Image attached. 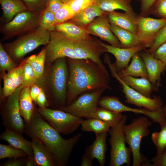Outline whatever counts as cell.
<instances>
[{
    "label": "cell",
    "instance_id": "cell-25",
    "mask_svg": "<svg viewBox=\"0 0 166 166\" xmlns=\"http://www.w3.org/2000/svg\"><path fill=\"white\" fill-rule=\"evenodd\" d=\"M121 78L130 87L148 97L151 98L152 93L157 91L159 88L153 85L148 78H136L130 76Z\"/></svg>",
    "mask_w": 166,
    "mask_h": 166
},
{
    "label": "cell",
    "instance_id": "cell-32",
    "mask_svg": "<svg viewBox=\"0 0 166 166\" xmlns=\"http://www.w3.org/2000/svg\"><path fill=\"white\" fill-rule=\"evenodd\" d=\"M81 125L83 131L94 132L95 133L109 132L111 128L110 126L105 122L93 117L83 120Z\"/></svg>",
    "mask_w": 166,
    "mask_h": 166
},
{
    "label": "cell",
    "instance_id": "cell-35",
    "mask_svg": "<svg viewBox=\"0 0 166 166\" xmlns=\"http://www.w3.org/2000/svg\"><path fill=\"white\" fill-rule=\"evenodd\" d=\"M27 156V154L22 150L16 148L10 144H0V159L23 157Z\"/></svg>",
    "mask_w": 166,
    "mask_h": 166
},
{
    "label": "cell",
    "instance_id": "cell-29",
    "mask_svg": "<svg viewBox=\"0 0 166 166\" xmlns=\"http://www.w3.org/2000/svg\"><path fill=\"white\" fill-rule=\"evenodd\" d=\"M3 15L8 22L18 14L28 10L21 0H0Z\"/></svg>",
    "mask_w": 166,
    "mask_h": 166
},
{
    "label": "cell",
    "instance_id": "cell-4",
    "mask_svg": "<svg viewBox=\"0 0 166 166\" xmlns=\"http://www.w3.org/2000/svg\"><path fill=\"white\" fill-rule=\"evenodd\" d=\"M50 39V31L39 26L3 45L13 60L18 61L39 46H46Z\"/></svg>",
    "mask_w": 166,
    "mask_h": 166
},
{
    "label": "cell",
    "instance_id": "cell-6",
    "mask_svg": "<svg viewBox=\"0 0 166 166\" xmlns=\"http://www.w3.org/2000/svg\"><path fill=\"white\" fill-rule=\"evenodd\" d=\"M36 109L60 134L68 135L73 132L83 121L82 118L59 109L39 108Z\"/></svg>",
    "mask_w": 166,
    "mask_h": 166
},
{
    "label": "cell",
    "instance_id": "cell-9",
    "mask_svg": "<svg viewBox=\"0 0 166 166\" xmlns=\"http://www.w3.org/2000/svg\"><path fill=\"white\" fill-rule=\"evenodd\" d=\"M22 87L21 85L8 96L1 113V119L6 129L24 133L25 123L21 115L19 97Z\"/></svg>",
    "mask_w": 166,
    "mask_h": 166
},
{
    "label": "cell",
    "instance_id": "cell-7",
    "mask_svg": "<svg viewBox=\"0 0 166 166\" xmlns=\"http://www.w3.org/2000/svg\"><path fill=\"white\" fill-rule=\"evenodd\" d=\"M108 64L112 76L115 78L121 85L122 92L126 99L125 102L134 105L140 108L143 107L153 112L161 110L163 107L162 99L159 96H154L152 98L147 97L127 85L118 75L114 64L110 60Z\"/></svg>",
    "mask_w": 166,
    "mask_h": 166
},
{
    "label": "cell",
    "instance_id": "cell-40",
    "mask_svg": "<svg viewBox=\"0 0 166 166\" xmlns=\"http://www.w3.org/2000/svg\"><path fill=\"white\" fill-rule=\"evenodd\" d=\"M96 0H72L67 3L75 14L94 4Z\"/></svg>",
    "mask_w": 166,
    "mask_h": 166
},
{
    "label": "cell",
    "instance_id": "cell-21",
    "mask_svg": "<svg viewBox=\"0 0 166 166\" xmlns=\"http://www.w3.org/2000/svg\"><path fill=\"white\" fill-rule=\"evenodd\" d=\"M22 134L6 129L0 135V139L6 141L12 146L22 150L28 156H34L31 142L24 138Z\"/></svg>",
    "mask_w": 166,
    "mask_h": 166
},
{
    "label": "cell",
    "instance_id": "cell-50",
    "mask_svg": "<svg viewBox=\"0 0 166 166\" xmlns=\"http://www.w3.org/2000/svg\"><path fill=\"white\" fill-rule=\"evenodd\" d=\"M36 103L38 104L40 108H46L48 106L49 103L42 89L37 98Z\"/></svg>",
    "mask_w": 166,
    "mask_h": 166
},
{
    "label": "cell",
    "instance_id": "cell-39",
    "mask_svg": "<svg viewBox=\"0 0 166 166\" xmlns=\"http://www.w3.org/2000/svg\"><path fill=\"white\" fill-rule=\"evenodd\" d=\"M28 10L41 14L46 8L49 0H22Z\"/></svg>",
    "mask_w": 166,
    "mask_h": 166
},
{
    "label": "cell",
    "instance_id": "cell-23",
    "mask_svg": "<svg viewBox=\"0 0 166 166\" xmlns=\"http://www.w3.org/2000/svg\"><path fill=\"white\" fill-rule=\"evenodd\" d=\"M132 58L129 65L121 71H117L118 75L121 77L130 76L148 79V74L146 66L139 53L135 54Z\"/></svg>",
    "mask_w": 166,
    "mask_h": 166
},
{
    "label": "cell",
    "instance_id": "cell-16",
    "mask_svg": "<svg viewBox=\"0 0 166 166\" xmlns=\"http://www.w3.org/2000/svg\"><path fill=\"white\" fill-rule=\"evenodd\" d=\"M102 45L106 49V52L113 54L116 60L114 64L117 71L126 68L133 56L145 48L141 44L130 48H120L113 46L101 42Z\"/></svg>",
    "mask_w": 166,
    "mask_h": 166
},
{
    "label": "cell",
    "instance_id": "cell-54",
    "mask_svg": "<svg viewBox=\"0 0 166 166\" xmlns=\"http://www.w3.org/2000/svg\"><path fill=\"white\" fill-rule=\"evenodd\" d=\"M162 110L164 116L166 119V103L164 106H163L162 108Z\"/></svg>",
    "mask_w": 166,
    "mask_h": 166
},
{
    "label": "cell",
    "instance_id": "cell-42",
    "mask_svg": "<svg viewBox=\"0 0 166 166\" xmlns=\"http://www.w3.org/2000/svg\"><path fill=\"white\" fill-rule=\"evenodd\" d=\"M3 81V96L8 97L12 94L17 88L15 84L6 75L5 71L2 72Z\"/></svg>",
    "mask_w": 166,
    "mask_h": 166
},
{
    "label": "cell",
    "instance_id": "cell-30",
    "mask_svg": "<svg viewBox=\"0 0 166 166\" xmlns=\"http://www.w3.org/2000/svg\"><path fill=\"white\" fill-rule=\"evenodd\" d=\"M123 115L121 113L114 112L101 107L96 109L91 114V117L101 120L112 127L121 121Z\"/></svg>",
    "mask_w": 166,
    "mask_h": 166
},
{
    "label": "cell",
    "instance_id": "cell-19",
    "mask_svg": "<svg viewBox=\"0 0 166 166\" xmlns=\"http://www.w3.org/2000/svg\"><path fill=\"white\" fill-rule=\"evenodd\" d=\"M106 13L110 23L136 34L138 15L136 14L121 13L115 11Z\"/></svg>",
    "mask_w": 166,
    "mask_h": 166
},
{
    "label": "cell",
    "instance_id": "cell-51",
    "mask_svg": "<svg viewBox=\"0 0 166 166\" xmlns=\"http://www.w3.org/2000/svg\"><path fill=\"white\" fill-rule=\"evenodd\" d=\"M42 88L37 84H34L30 87V94L32 99L36 103L37 98L40 94Z\"/></svg>",
    "mask_w": 166,
    "mask_h": 166
},
{
    "label": "cell",
    "instance_id": "cell-34",
    "mask_svg": "<svg viewBox=\"0 0 166 166\" xmlns=\"http://www.w3.org/2000/svg\"><path fill=\"white\" fill-rule=\"evenodd\" d=\"M159 132H154L151 136V139L156 147L157 154L161 152L166 147V121L160 126Z\"/></svg>",
    "mask_w": 166,
    "mask_h": 166
},
{
    "label": "cell",
    "instance_id": "cell-14",
    "mask_svg": "<svg viewBox=\"0 0 166 166\" xmlns=\"http://www.w3.org/2000/svg\"><path fill=\"white\" fill-rule=\"evenodd\" d=\"M166 24V18L156 19L138 15L136 33L141 44L145 48H150L159 31Z\"/></svg>",
    "mask_w": 166,
    "mask_h": 166
},
{
    "label": "cell",
    "instance_id": "cell-10",
    "mask_svg": "<svg viewBox=\"0 0 166 166\" xmlns=\"http://www.w3.org/2000/svg\"><path fill=\"white\" fill-rule=\"evenodd\" d=\"M106 89H101L84 93L70 104L58 109L81 118L91 117L98 107L100 97Z\"/></svg>",
    "mask_w": 166,
    "mask_h": 166
},
{
    "label": "cell",
    "instance_id": "cell-49",
    "mask_svg": "<svg viewBox=\"0 0 166 166\" xmlns=\"http://www.w3.org/2000/svg\"><path fill=\"white\" fill-rule=\"evenodd\" d=\"M64 4L61 0H49L46 9L55 14Z\"/></svg>",
    "mask_w": 166,
    "mask_h": 166
},
{
    "label": "cell",
    "instance_id": "cell-53",
    "mask_svg": "<svg viewBox=\"0 0 166 166\" xmlns=\"http://www.w3.org/2000/svg\"><path fill=\"white\" fill-rule=\"evenodd\" d=\"M25 166H38L34 156H27L26 157Z\"/></svg>",
    "mask_w": 166,
    "mask_h": 166
},
{
    "label": "cell",
    "instance_id": "cell-12",
    "mask_svg": "<svg viewBox=\"0 0 166 166\" xmlns=\"http://www.w3.org/2000/svg\"><path fill=\"white\" fill-rule=\"evenodd\" d=\"M50 39L46 46L45 61L48 63L62 57L77 59L72 40L56 30L50 31Z\"/></svg>",
    "mask_w": 166,
    "mask_h": 166
},
{
    "label": "cell",
    "instance_id": "cell-11",
    "mask_svg": "<svg viewBox=\"0 0 166 166\" xmlns=\"http://www.w3.org/2000/svg\"><path fill=\"white\" fill-rule=\"evenodd\" d=\"M54 62L49 73V80L54 101L61 105V107L65 106L66 99L68 72L65 57L59 58Z\"/></svg>",
    "mask_w": 166,
    "mask_h": 166
},
{
    "label": "cell",
    "instance_id": "cell-33",
    "mask_svg": "<svg viewBox=\"0 0 166 166\" xmlns=\"http://www.w3.org/2000/svg\"><path fill=\"white\" fill-rule=\"evenodd\" d=\"M22 66V88L30 87L37 84L38 81L30 64L25 60L21 64Z\"/></svg>",
    "mask_w": 166,
    "mask_h": 166
},
{
    "label": "cell",
    "instance_id": "cell-36",
    "mask_svg": "<svg viewBox=\"0 0 166 166\" xmlns=\"http://www.w3.org/2000/svg\"><path fill=\"white\" fill-rule=\"evenodd\" d=\"M18 66L6 51L2 43H0V68L2 72L9 71Z\"/></svg>",
    "mask_w": 166,
    "mask_h": 166
},
{
    "label": "cell",
    "instance_id": "cell-22",
    "mask_svg": "<svg viewBox=\"0 0 166 166\" xmlns=\"http://www.w3.org/2000/svg\"><path fill=\"white\" fill-rule=\"evenodd\" d=\"M105 13L94 3L75 14L69 21L78 26L86 29L95 18Z\"/></svg>",
    "mask_w": 166,
    "mask_h": 166
},
{
    "label": "cell",
    "instance_id": "cell-52",
    "mask_svg": "<svg viewBox=\"0 0 166 166\" xmlns=\"http://www.w3.org/2000/svg\"><path fill=\"white\" fill-rule=\"evenodd\" d=\"M93 160L89 155L85 153L82 157L81 166H92Z\"/></svg>",
    "mask_w": 166,
    "mask_h": 166
},
{
    "label": "cell",
    "instance_id": "cell-28",
    "mask_svg": "<svg viewBox=\"0 0 166 166\" xmlns=\"http://www.w3.org/2000/svg\"><path fill=\"white\" fill-rule=\"evenodd\" d=\"M131 0H96L95 4L105 12L121 10L125 12L135 14L131 4Z\"/></svg>",
    "mask_w": 166,
    "mask_h": 166
},
{
    "label": "cell",
    "instance_id": "cell-1",
    "mask_svg": "<svg viewBox=\"0 0 166 166\" xmlns=\"http://www.w3.org/2000/svg\"><path fill=\"white\" fill-rule=\"evenodd\" d=\"M69 58L67 105L83 93L101 89H112L107 70L89 59Z\"/></svg>",
    "mask_w": 166,
    "mask_h": 166
},
{
    "label": "cell",
    "instance_id": "cell-24",
    "mask_svg": "<svg viewBox=\"0 0 166 166\" xmlns=\"http://www.w3.org/2000/svg\"><path fill=\"white\" fill-rule=\"evenodd\" d=\"M55 30L72 40H78L91 37L87 30L78 26L69 21L55 25Z\"/></svg>",
    "mask_w": 166,
    "mask_h": 166
},
{
    "label": "cell",
    "instance_id": "cell-37",
    "mask_svg": "<svg viewBox=\"0 0 166 166\" xmlns=\"http://www.w3.org/2000/svg\"><path fill=\"white\" fill-rule=\"evenodd\" d=\"M75 15L67 4L63 6L54 14L53 25L54 26L70 20Z\"/></svg>",
    "mask_w": 166,
    "mask_h": 166
},
{
    "label": "cell",
    "instance_id": "cell-26",
    "mask_svg": "<svg viewBox=\"0 0 166 166\" xmlns=\"http://www.w3.org/2000/svg\"><path fill=\"white\" fill-rule=\"evenodd\" d=\"M32 101L30 87L22 88L19 97V107L21 115L26 124L30 122L35 109Z\"/></svg>",
    "mask_w": 166,
    "mask_h": 166
},
{
    "label": "cell",
    "instance_id": "cell-27",
    "mask_svg": "<svg viewBox=\"0 0 166 166\" xmlns=\"http://www.w3.org/2000/svg\"><path fill=\"white\" fill-rule=\"evenodd\" d=\"M111 30L121 43L122 48H127L141 44L136 34L115 24L110 23Z\"/></svg>",
    "mask_w": 166,
    "mask_h": 166
},
{
    "label": "cell",
    "instance_id": "cell-46",
    "mask_svg": "<svg viewBox=\"0 0 166 166\" xmlns=\"http://www.w3.org/2000/svg\"><path fill=\"white\" fill-rule=\"evenodd\" d=\"M152 166H166V147L160 153L153 157Z\"/></svg>",
    "mask_w": 166,
    "mask_h": 166
},
{
    "label": "cell",
    "instance_id": "cell-44",
    "mask_svg": "<svg viewBox=\"0 0 166 166\" xmlns=\"http://www.w3.org/2000/svg\"><path fill=\"white\" fill-rule=\"evenodd\" d=\"M7 76L14 82L17 88L22 83V66L20 65L7 71Z\"/></svg>",
    "mask_w": 166,
    "mask_h": 166
},
{
    "label": "cell",
    "instance_id": "cell-38",
    "mask_svg": "<svg viewBox=\"0 0 166 166\" xmlns=\"http://www.w3.org/2000/svg\"><path fill=\"white\" fill-rule=\"evenodd\" d=\"M54 14L45 9L41 14L39 26L49 31L55 30Z\"/></svg>",
    "mask_w": 166,
    "mask_h": 166
},
{
    "label": "cell",
    "instance_id": "cell-8",
    "mask_svg": "<svg viewBox=\"0 0 166 166\" xmlns=\"http://www.w3.org/2000/svg\"><path fill=\"white\" fill-rule=\"evenodd\" d=\"M41 14L27 10L17 14L1 28L3 39L20 36L39 27Z\"/></svg>",
    "mask_w": 166,
    "mask_h": 166
},
{
    "label": "cell",
    "instance_id": "cell-2",
    "mask_svg": "<svg viewBox=\"0 0 166 166\" xmlns=\"http://www.w3.org/2000/svg\"><path fill=\"white\" fill-rule=\"evenodd\" d=\"M24 133L42 142L55 157L58 166L67 164L74 147L82 136L79 133L68 139L63 138L36 109L30 122L25 123Z\"/></svg>",
    "mask_w": 166,
    "mask_h": 166
},
{
    "label": "cell",
    "instance_id": "cell-5",
    "mask_svg": "<svg viewBox=\"0 0 166 166\" xmlns=\"http://www.w3.org/2000/svg\"><path fill=\"white\" fill-rule=\"evenodd\" d=\"M124 115L121 121L115 126L111 127L109 132L110 137L109 140L111 146L109 166H121L124 164L130 165L131 162V149L127 147L123 127L127 120Z\"/></svg>",
    "mask_w": 166,
    "mask_h": 166
},
{
    "label": "cell",
    "instance_id": "cell-13",
    "mask_svg": "<svg viewBox=\"0 0 166 166\" xmlns=\"http://www.w3.org/2000/svg\"><path fill=\"white\" fill-rule=\"evenodd\" d=\"M98 105L101 107L118 113L128 112L136 114H143L149 118L153 121L158 123L160 126L164 123L166 119L162 110L153 112L145 108H132L123 104L118 97L115 96H108L101 97L99 101Z\"/></svg>",
    "mask_w": 166,
    "mask_h": 166
},
{
    "label": "cell",
    "instance_id": "cell-15",
    "mask_svg": "<svg viewBox=\"0 0 166 166\" xmlns=\"http://www.w3.org/2000/svg\"><path fill=\"white\" fill-rule=\"evenodd\" d=\"M86 29L90 34L98 37L110 45L122 48L121 43L112 32L106 13L95 18Z\"/></svg>",
    "mask_w": 166,
    "mask_h": 166
},
{
    "label": "cell",
    "instance_id": "cell-17",
    "mask_svg": "<svg viewBox=\"0 0 166 166\" xmlns=\"http://www.w3.org/2000/svg\"><path fill=\"white\" fill-rule=\"evenodd\" d=\"M139 53L146 66L148 79L153 85L159 88L161 85V74L166 70V65L145 49Z\"/></svg>",
    "mask_w": 166,
    "mask_h": 166
},
{
    "label": "cell",
    "instance_id": "cell-55",
    "mask_svg": "<svg viewBox=\"0 0 166 166\" xmlns=\"http://www.w3.org/2000/svg\"><path fill=\"white\" fill-rule=\"evenodd\" d=\"M63 2L65 3H68L69 2H70V1H72V0H61Z\"/></svg>",
    "mask_w": 166,
    "mask_h": 166
},
{
    "label": "cell",
    "instance_id": "cell-41",
    "mask_svg": "<svg viewBox=\"0 0 166 166\" xmlns=\"http://www.w3.org/2000/svg\"><path fill=\"white\" fill-rule=\"evenodd\" d=\"M151 14L160 18H166V0H157L152 8Z\"/></svg>",
    "mask_w": 166,
    "mask_h": 166
},
{
    "label": "cell",
    "instance_id": "cell-43",
    "mask_svg": "<svg viewBox=\"0 0 166 166\" xmlns=\"http://www.w3.org/2000/svg\"><path fill=\"white\" fill-rule=\"evenodd\" d=\"M166 41V24L159 31L152 46L147 51L153 54L156 50L162 44Z\"/></svg>",
    "mask_w": 166,
    "mask_h": 166
},
{
    "label": "cell",
    "instance_id": "cell-47",
    "mask_svg": "<svg viewBox=\"0 0 166 166\" xmlns=\"http://www.w3.org/2000/svg\"><path fill=\"white\" fill-rule=\"evenodd\" d=\"M153 55L166 65V41L157 48Z\"/></svg>",
    "mask_w": 166,
    "mask_h": 166
},
{
    "label": "cell",
    "instance_id": "cell-48",
    "mask_svg": "<svg viewBox=\"0 0 166 166\" xmlns=\"http://www.w3.org/2000/svg\"><path fill=\"white\" fill-rule=\"evenodd\" d=\"M26 157L9 158L2 163L0 166H25Z\"/></svg>",
    "mask_w": 166,
    "mask_h": 166
},
{
    "label": "cell",
    "instance_id": "cell-45",
    "mask_svg": "<svg viewBox=\"0 0 166 166\" xmlns=\"http://www.w3.org/2000/svg\"><path fill=\"white\" fill-rule=\"evenodd\" d=\"M140 15L147 17L151 14L152 8L157 0H140Z\"/></svg>",
    "mask_w": 166,
    "mask_h": 166
},
{
    "label": "cell",
    "instance_id": "cell-3",
    "mask_svg": "<svg viewBox=\"0 0 166 166\" xmlns=\"http://www.w3.org/2000/svg\"><path fill=\"white\" fill-rule=\"evenodd\" d=\"M152 124L147 116H143L135 118L130 124L123 126L126 142L132 151L133 166H152L151 162L140 152L142 139L149 135L148 128Z\"/></svg>",
    "mask_w": 166,
    "mask_h": 166
},
{
    "label": "cell",
    "instance_id": "cell-18",
    "mask_svg": "<svg viewBox=\"0 0 166 166\" xmlns=\"http://www.w3.org/2000/svg\"><path fill=\"white\" fill-rule=\"evenodd\" d=\"M34 156L38 166H58L57 162L49 148L41 140L31 138Z\"/></svg>",
    "mask_w": 166,
    "mask_h": 166
},
{
    "label": "cell",
    "instance_id": "cell-31",
    "mask_svg": "<svg viewBox=\"0 0 166 166\" xmlns=\"http://www.w3.org/2000/svg\"><path fill=\"white\" fill-rule=\"evenodd\" d=\"M45 57V47L38 54L32 55L25 60L32 68L38 81L42 79L44 73Z\"/></svg>",
    "mask_w": 166,
    "mask_h": 166
},
{
    "label": "cell",
    "instance_id": "cell-20",
    "mask_svg": "<svg viewBox=\"0 0 166 166\" xmlns=\"http://www.w3.org/2000/svg\"><path fill=\"white\" fill-rule=\"evenodd\" d=\"M107 132L95 133L96 137L95 141L85 149V153L93 160L96 159L100 166H104L105 163Z\"/></svg>",
    "mask_w": 166,
    "mask_h": 166
}]
</instances>
